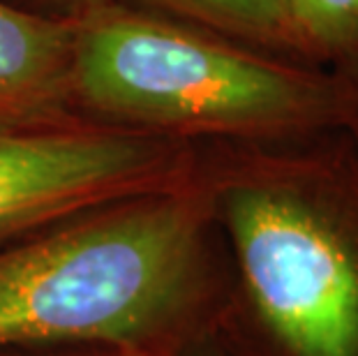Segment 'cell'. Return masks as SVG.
Wrapping results in <instances>:
<instances>
[{"label":"cell","mask_w":358,"mask_h":356,"mask_svg":"<svg viewBox=\"0 0 358 356\" xmlns=\"http://www.w3.org/2000/svg\"><path fill=\"white\" fill-rule=\"evenodd\" d=\"M0 356H141L125 350H113V347H12V350H0Z\"/></svg>","instance_id":"ba28073f"},{"label":"cell","mask_w":358,"mask_h":356,"mask_svg":"<svg viewBox=\"0 0 358 356\" xmlns=\"http://www.w3.org/2000/svg\"><path fill=\"white\" fill-rule=\"evenodd\" d=\"M192 178L178 148L139 130L0 134V243L77 211Z\"/></svg>","instance_id":"277c9868"},{"label":"cell","mask_w":358,"mask_h":356,"mask_svg":"<svg viewBox=\"0 0 358 356\" xmlns=\"http://www.w3.org/2000/svg\"><path fill=\"white\" fill-rule=\"evenodd\" d=\"M150 3L252 35H278L292 26L282 0H150Z\"/></svg>","instance_id":"8992f818"},{"label":"cell","mask_w":358,"mask_h":356,"mask_svg":"<svg viewBox=\"0 0 358 356\" xmlns=\"http://www.w3.org/2000/svg\"><path fill=\"white\" fill-rule=\"evenodd\" d=\"M74 21V100L129 130H264L308 107L289 72L164 21L104 3Z\"/></svg>","instance_id":"3957f363"},{"label":"cell","mask_w":358,"mask_h":356,"mask_svg":"<svg viewBox=\"0 0 358 356\" xmlns=\"http://www.w3.org/2000/svg\"><path fill=\"white\" fill-rule=\"evenodd\" d=\"M292 28L310 40L340 47L358 37V0H282Z\"/></svg>","instance_id":"52a82bcc"},{"label":"cell","mask_w":358,"mask_h":356,"mask_svg":"<svg viewBox=\"0 0 358 356\" xmlns=\"http://www.w3.org/2000/svg\"><path fill=\"white\" fill-rule=\"evenodd\" d=\"M206 183L229 245L227 356H358V204L294 171Z\"/></svg>","instance_id":"7a4b0ae2"},{"label":"cell","mask_w":358,"mask_h":356,"mask_svg":"<svg viewBox=\"0 0 358 356\" xmlns=\"http://www.w3.org/2000/svg\"><path fill=\"white\" fill-rule=\"evenodd\" d=\"M210 187L187 178L0 243V350L113 347L178 356L215 333L229 266Z\"/></svg>","instance_id":"6da1fadb"},{"label":"cell","mask_w":358,"mask_h":356,"mask_svg":"<svg viewBox=\"0 0 358 356\" xmlns=\"http://www.w3.org/2000/svg\"><path fill=\"white\" fill-rule=\"evenodd\" d=\"M74 3H79V5H83V7H90V5L104 3V0H74Z\"/></svg>","instance_id":"30bf717a"},{"label":"cell","mask_w":358,"mask_h":356,"mask_svg":"<svg viewBox=\"0 0 358 356\" xmlns=\"http://www.w3.org/2000/svg\"><path fill=\"white\" fill-rule=\"evenodd\" d=\"M77 21L0 0V134L65 125L74 100Z\"/></svg>","instance_id":"5b68a950"},{"label":"cell","mask_w":358,"mask_h":356,"mask_svg":"<svg viewBox=\"0 0 358 356\" xmlns=\"http://www.w3.org/2000/svg\"><path fill=\"white\" fill-rule=\"evenodd\" d=\"M178 356H227V352L222 350V345L217 343L215 333H210V336H206L201 340H196L194 345H189L187 350Z\"/></svg>","instance_id":"9c48e42d"}]
</instances>
